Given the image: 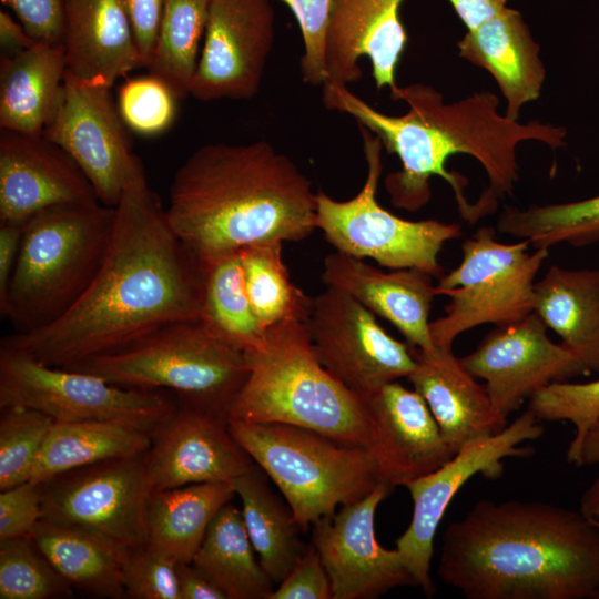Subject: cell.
Instances as JSON below:
<instances>
[{
    "label": "cell",
    "instance_id": "cell-42",
    "mask_svg": "<svg viewBox=\"0 0 599 599\" xmlns=\"http://www.w3.org/2000/svg\"><path fill=\"white\" fill-rule=\"evenodd\" d=\"M177 561L149 542L128 547L122 565L125 595L133 599H180Z\"/></svg>",
    "mask_w": 599,
    "mask_h": 599
},
{
    "label": "cell",
    "instance_id": "cell-11",
    "mask_svg": "<svg viewBox=\"0 0 599 599\" xmlns=\"http://www.w3.org/2000/svg\"><path fill=\"white\" fill-rule=\"evenodd\" d=\"M7 406L33 408L54 422H118L150 433L175 408L155 390L118 386L0 347V408Z\"/></svg>",
    "mask_w": 599,
    "mask_h": 599
},
{
    "label": "cell",
    "instance_id": "cell-47",
    "mask_svg": "<svg viewBox=\"0 0 599 599\" xmlns=\"http://www.w3.org/2000/svg\"><path fill=\"white\" fill-rule=\"evenodd\" d=\"M142 68L150 65L161 28L165 0H122Z\"/></svg>",
    "mask_w": 599,
    "mask_h": 599
},
{
    "label": "cell",
    "instance_id": "cell-12",
    "mask_svg": "<svg viewBox=\"0 0 599 599\" xmlns=\"http://www.w3.org/2000/svg\"><path fill=\"white\" fill-rule=\"evenodd\" d=\"M145 454L84 466L43 481L42 520L80 527L126 548L145 542L152 493Z\"/></svg>",
    "mask_w": 599,
    "mask_h": 599
},
{
    "label": "cell",
    "instance_id": "cell-27",
    "mask_svg": "<svg viewBox=\"0 0 599 599\" xmlns=\"http://www.w3.org/2000/svg\"><path fill=\"white\" fill-rule=\"evenodd\" d=\"M67 71L62 44L37 42L0 58V129L41 136L52 118Z\"/></svg>",
    "mask_w": 599,
    "mask_h": 599
},
{
    "label": "cell",
    "instance_id": "cell-7",
    "mask_svg": "<svg viewBox=\"0 0 599 599\" xmlns=\"http://www.w3.org/2000/svg\"><path fill=\"white\" fill-rule=\"evenodd\" d=\"M68 369L126 388L171 389L181 402L224 416L250 373L246 354L200 319L167 324L119 353Z\"/></svg>",
    "mask_w": 599,
    "mask_h": 599
},
{
    "label": "cell",
    "instance_id": "cell-9",
    "mask_svg": "<svg viewBox=\"0 0 599 599\" xmlns=\"http://www.w3.org/2000/svg\"><path fill=\"white\" fill-rule=\"evenodd\" d=\"M496 230L479 227L461 244L459 265L439 277L436 294L448 296L444 316L430 322L436 347L477 326H506L534 313L536 277L548 248L529 251V242L502 243Z\"/></svg>",
    "mask_w": 599,
    "mask_h": 599
},
{
    "label": "cell",
    "instance_id": "cell-17",
    "mask_svg": "<svg viewBox=\"0 0 599 599\" xmlns=\"http://www.w3.org/2000/svg\"><path fill=\"white\" fill-rule=\"evenodd\" d=\"M547 329L534 312L517 323L496 326L460 358L473 376L485 382L493 406L504 419L547 385L590 374Z\"/></svg>",
    "mask_w": 599,
    "mask_h": 599
},
{
    "label": "cell",
    "instance_id": "cell-49",
    "mask_svg": "<svg viewBox=\"0 0 599 599\" xmlns=\"http://www.w3.org/2000/svg\"><path fill=\"white\" fill-rule=\"evenodd\" d=\"M180 599H227L226 595L191 562L177 561Z\"/></svg>",
    "mask_w": 599,
    "mask_h": 599
},
{
    "label": "cell",
    "instance_id": "cell-40",
    "mask_svg": "<svg viewBox=\"0 0 599 599\" xmlns=\"http://www.w3.org/2000/svg\"><path fill=\"white\" fill-rule=\"evenodd\" d=\"M54 419L33 408L7 406L0 417V490L30 480Z\"/></svg>",
    "mask_w": 599,
    "mask_h": 599
},
{
    "label": "cell",
    "instance_id": "cell-51",
    "mask_svg": "<svg viewBox=\"0 0 599 599\" xmlns=\"http://www.w3.org/2000/svg\"><path fill=\"white\" fill-rule=\"evenodd\" d=\"M35 43L21 23H17L9 13L0 11L1 55L19 54Z\"/></svg>",
    "mask_w": 599,
    "mask_h": 599
},
{
    "label": "cell",
    "instance_id": "cell-46",
    "mask_svg": "<svg viewBox=\"0 0 599 599\" xmlns=\"http://www.w3.org/2000/svg\"><path fill=\"white\" fill-rule=\"evenodd\" d=\"M37 42L62 44L64 0H1Z\"/></svg>",
    "mask_w": 599,
    "mask_h": 599
},
{
    "label": "cell",
    "instance_id": "cell-29",
    "mask_svg": "<svg viewBox=\"0 0 599 599\" xmlns=\"http://www.w3.org/2000/svg\"><path fill=\"white\" fill-rule=\"evenodd\" d=\"M30 536L72 588L99 598L126 597L122 580L126 547L80 527L42 519Z\"/></svg>",
    "mask_w": 599,
    "mask_h": 599
},
{
    "label": "cell",
    "instance_id": "cell-10",
    "mask_svg": "<svg viewBox=\"0 0 599 599\" xmlns=\"http://www.w3.org/2000/svg\"><path fill=\"white\" fill-rule=\"evenodd\" d=\"M367 174L361 191L347 201L316 193V229L337 252L372 258L392 270L417 268L434 277L444 270L438 261L445 243L461 235L456 223L408 221L392 214L376 199L383 172L380 140L358 124Z\"/></svg>",
    "mask_w": 599,
    "mask_h": 599
},
{
    "label": "cell",
    "instance_id": "cell-32",
    "mask_svg": "<svg viewBox=\"0 0 599 599\" xmlns=\"http://www.w3.org/2000/svg\"><path fill=\"white\" fill-rule=\"evenodd\" d=\"M267 475L254 464L232 484L258 560L274 583L282 581L305 549L291 507L271 489Z\"/></svg>",
    "mask_w": 599,
    "mask_h": 599
},
{
    "label": "cell",
    "instance_id": "cell-16",
    "mask_svg": "<svg viewBox=\"0 0 599 599\" xmlns=\"http://www.w3.org/2000/svg\"><path fill=\"white\" fill-rule=\"evenodd\" d=\"M274 40L271 0H211L190 95L202 102L253 99Z\"/></svg>",
    "mask_w": 599,
    "mask_h": 599
},
{
    "label": "cell",
    "instance_id": "cell-4",
    "mask_svg": "<svg viewBox=\"0 0 599 599\" xmlns=\"http://www.w3.org/2000/svg\"><path fill=\"white\" fill-rule=\"evenodd\" d=\"M170 226L205 268L266 241L297 242L316 229L311 180L268 141L207 143L176 170Z\"/></svg>",
    "mask_w": 599,
    "mask_h": 599
},
{
    "label": "cell",
    "instance_id": "cell-22",
    "mask_svg": "<svg viewBox=\"0 0 599 599\" xmlns=\"http://www.w3.org/2000/svg\"><path fill=\"white\" fill-rule=\"evenodd\" d=\"M404 0H333L325 38L327 81L348 85L370 60L377 89H396V69L408 37L400 19Z\"/></svg>",
    "mask_w": 599,
    "mask_h": 599
},
{
    "label": "cell",
    "instance_id": "cell-21",
    "mask_svg": "<svg viewBox=\"0 0 599 599\" xmlns=\"http://www.w3.org/2000/svg\"><path fill=\"white\" fill-rule=\"evenodd\" d=\"M94 200L90 181L59 145L0 129V223L23 225L47 207Z\"/></svg>",
    "mask_w": 599,
    "mask_h": 599
},
{
    "label": "cell",
    "instance_id": "cell-14",
    "mask_svg": "<svg viewBox=\"0 0 599 599\" xmlns=\"http://www.w3.org/2000/svg\"><path fill=\"white\" fill-rule=\"evenodd\" d=\"M538 422L527 409L496 435L468 444L438 469L405 485L413 500V515L409 526L397 538L396 548L416 587L426 595L434 593L430 579L434 538L450 501L473 476L481 474L497 479L504 471L505 458L532 454L521 444L542 435Z\"/></svg>",
    "mask_w": 599,
    "mask_h": 599
},
{
    "label": "cell",
    "instance_id": "cell-2",
    "mask_svg": "<svg viewBox=\"0 0 599 599\" xmlns=\"http://www.w3.org/2000/svg\"><path fill=\"white\" fill-rule=\"evenodd\" d=\"M323 104L346 113L372 131L402 169L388 174L385 189L393 206L415 212L432 196L429 179L439 176L453 189L461 217L475 223L512 195L519 180L517 148L525 141L551 150L565 145L567 130L551 123L509 120L498 111L489 91L446 103L443 93L424 83L397 85L394 101L408 105L405 114H384L355 95L347 85L325 82Z\"/></svg>",
    "mask_w": 599,
    "mask_h": 599
},
{
    "label": "cell",
    "instance_id": "cell-25",
    "mask_svg": "<svg viewBox=\"0 0 599 599\" xmlns=\"http://www.w3.org/2000/svg\"><path fill=\"white\" fill-rule=\"evenodd\" d=\"M67 73L75 80L112 88L142 68L122 0H64Z\"/></svg>",
    "mask_w": 599,
    "mask_h": 599
},
{
    "label": "cell",
    "instance_id": "cell-5",
    "mask_svg": "<svg viewBox=\"0 0 599 599\" xmlns=\"http://www.w3.org/2000/svg\"><path fill=\"white\" fill-rule=\"evenodd\" d=\"M245 354L250 373L227 418L293 425L366 447L365 403L321 364L306 322L270 327L265 345Z\"/></svg>",
    "mask_w": 599,
    "mask_h": 599
},
{
    "label": "cell",
    "instance_id": "cell-3",
    "mask_svg": "<svg viewBox=\"0 0 599 599\" xmlns=\"http://www.w3.org/2000/svg\"><path fill=\"white\" fill-rule=\"evenodd\" d=\"M439 578L468 599H595L599 527L542 501H478L445 529Z\"/></svg>",
    "mask_w": 599,
    "mask_h": 599
},
{
    "label": "cell",
    "instance_id": "cell-41",
    "mask_svg": "<svg viewBox=\"0 0 599 599\" xmlns=\"http://www.w3.org/2000/svg\"><path fill=\"white\" fill-rule=\"evenodd\" d=\"M177 99L158 79H128L119 89L118 108L128 128L142 135L165 131L174 121Z\"/></svg>",
    "mask_w": 599,
    "mask_h": 599
},
{
    "label": "cell",
    "instance_id": "cell-38",
    "mask_svg": "<svg viewBox=\"0 0 599 599\" xmlns=\"http://www.w3.org/2000/svg\"><path fill=\"white\" fill-rule=\"evenodd\" d=\"M73 593L31 536L0 540V599H53Z\"/></svg>",
    "mask_w": 599,
    "mask_h": 599
},
{
    "label": "cell",
    "instance_id": "cell-13",
    "mask_svg": "<svg viewBox=\"0 0 599 599\" xmlns=\"http://www.w3.org/2000/svg\"><path fill=\"white\" fill-rule=\"evenodd\" d=\"M321 364L361 398L407 377L416 367L412 347L392 337L375 315L333 287L313 297L306 321Z\"/></svg>",
    "mask_w": 599,
    "mask_h": 599
},
{
    "label": "cell",
    "instance_id": "cell-24",
    "mask_svg": "<svg viewBox=\"0 0 599 599\" xmlns=\"http://www.w3.org/2000/svg\"><path fill=\"white\" fill-rule=\"evenodd\" d=\"M412 352L416 367L408 379L427 404L454 455L507 426V419L496 413L485 385L464 367L453 348L437 347L424 353L412 347Z\"/></svg>",
    "mask_w": 599,
    "mask_h": 599
},
{
    "label": "cell",
    "instance_id": "cell-45",
    "mask_svg": "<svg viewBox=\"0 0 599 599\" xmlns=\"http://www.w3.org/2000/svg\"><path fill=\"white\" fill-rule=\"evenodd\" d=\"M268 599H333L329 576L313 542L305 547Z\"/></svg>",
    "mask_w": 599,
    "mask_h": 599
},
{
    "label": "cell",
    "instance_id": "cell-43",
    "mask_svg": "<svg viewBox=\"0 0 599 599\" xmlns=\"http://www.w3.org/2000/svg\"><path fill=\"white\" fill-rule=\"evenodd\" d=\"M293 12L301 29L304 52L300 61L302 80L312 87L327 81L325 38L333 0H278Z\"/></svg>",
    "mask_w": 599,
    "mask_h": 599
},
{
    "label": "cell",
    "instance_id": "cell-36",
    "mask_svg": "<svg viewBox=\"0 0 599 599\" xmlns=\"http://www.w3.org/2000/svg\"><path fill=\"white\" fill-rule=\"evenodd\" d=\"M283 242L266 241L240 251L244 285L252 308L267 331L287 321L306 322L313 303L291 280Z\"/></svg>",
    "mask_w": 599,
    "mask_h": 599
},
{
    "label": "cell",
    "instance_id": "cell-28",
    "mask_svg": "<svg viewBox=\"0 0 599 599\" xmlns=\"http://www.w3.org/2000/svg\"><path fill=\"white\" fill-rule=\"evenodd\" d=\"M534 312L590 373H599V268L551 265L535 284Z\"/></svg>",
    "mask_w": 599,
    "mask_h": 599
},
{
    "label": "cell",
    "instance_id": "cell-20",
    "mask_svg": "<svg viewBox=\"0 0 599 599\" xmlns=\"http://www.w3.org/2000/svg\"><path fill=\"white\" fill-rule=\"evenodd\" d=\"M362 399L368 417L365 450L379 483L405 486L454 456L415 389L392 382Z\"/></svg>",
    "mask_w": 599,
    "mask_h": 599
},
{
    "label": "cell",
    "instance_id": "cell-48",
    "mask_svg": "<svg viewBox=\"0 0 599 599\" xmlns=\"http://www.w3.org/2000/svg\"><path fill=\"white\" fill-rule=\"evenodd\" d=\"M23 225L0 223V307L4 304L17 263Z\"/></svg>",
    "mask_w": 599,
    "mask_h": 599
},
{
    "label": "cell",
    "instance_id": "cell-39",
    "mask_svg": "<svg viewBox=\"0 0 599 599\" xmlns=\"http://www.w3.org/2000/svg\"><path fill=\"white\" fill-rule=\"evenodd\" d=\"M527 409L538 420H566L573 426L566 458L569 464L578 466L587 434L599 422V379L551 383L529 398Z\"/></svg>",
    "mask_w": 599,
    "mask_h": 599
},
{
    "label": "cell",
    "instance_id": "cell-33",
    "mask_svg": "<svg viewBox=\"0 0 599 599\" xmlns=\"http://www.w3.org/2000/svg\"><path fill=\"white\" fill-rule=\"evenodd\" d=\"M191 564L227 599H268L274 589L255 557L242 511L231 502L213 518Z\"/></svg>",
    "mask_w": 599,
    "mask_h": 599
},
{
    "label": "cell",
    "instance_id": "cell-44",
    "mask_svg": "<svg viewBox=\"0 0 599 599\" xmlns=\"http://www.w3.org/2000/svg\"><path fill=\"white\" fill-rule=\"evenodd\" d=\"M42 519V483L27 480L0 493V540L30 536Z\"/></svg>",
    "mask_w": 599,
    "mask_h": 599
},
{
    "label": "cell",
    "instance_id": "cell-26",
    "mask_svg": "<svg viewBox=\"0 0 599 599\" xmlns=\"http://www.w3.org/2000/svg\"><path fill=\"white\" fill-rule=\"evenodd\" d=\"M457 47L460 58L493 75L506 99L509 120L518 121L521 108L540 97L546 77L540 47L518 10L506 7L467 30Z\"/></svg>",
    "mask_w": 599,
    "mask_h": 599
},
{
    "label": "cell",
    "instance_id": "cell-52",
    "mask_svg": "<svg viewBox=\"0 0 599 599\" xmlns=\"http://www.w3.org/2000/svg\"><path fill=\"white\" fill-rule=\"evenodd\" d=\"M599 465V422L589 430L583 441L578 466Z\"/></svg>",
    "mask_w": 599,
    "mask_h": 599
},
{
    "label": "cell",
    "instance_id": "cell-34",
    "mask_svg": "<svg viewBox=\"0 0 599 599\" xmlns=\"http://www.w3.org/2000/svg\"><path fill=\"white\" fill-rule=\"evenodd\" d=\"M200 321L214 335L244 353L265 345L267 331L258 322L246 294L240 252L204 268Z\"/></svg>",
    "mask_w": 599,
    "mask_h": 599
},
{
    "label": "cell",
    "instance_id": "cell-30",
    "mask_svg": "<svg viewBox=\"0 0 599 599\" xmlns=\"http://www.w3.org/2000/svg\"><path fill=\"white\" fill-rule=\"evenodd\" d=\"M234 496L232 483L152 491L146 508V542L176 561L191 562L213 518Z\"/></svg>",
    "mask_w": 599,
    "mask_h": 599
},
{
    "label": "cell",
    "instance_id": "cell-50",
    "mask_svg": "<svg viewBox=\"0 0 599 599\" xmlns=\"http://www.w3.org/2000/svg\"><path fill=\"white\" fill-rule=\"evenodd\" d=\"M455 12L466 26L473 30L500 13L507 0H448Z\"/></svg>",
    "mask_w": 599,
    "mask_h": 599
},
{
    "label": "cell",
    "instance_id": "cell-19",
    "mask_svg": "<svg viewBox=\"0 0 599 599\" xmlns=\"http://www.w3.org/2000/svg\"><path fill=\"white\" fill-rule=\"evenodd\" d=\"M144 461L152 491L232 483L255 464L230 433L227 416L184 402L153 430Z\"/></svg>",
    "mask_w": 599,
    "mask_h": 599
},
{
    "label": "cell",
    "instance_id": "cell-53",
    "mask_svg": "<svg viewBox=\"0 0 599 599\" xmlns=\"http://www.w3.org/2000/svg\"><path fill=\"white\" fill-rule=\"evenodd\" d=\"M597 527H599V526H597ZM595 599H599V590H598V592L596 593Z\"/></svg>",
    "mask_w": 599,
    "mask_h": 599
},
{
    "label": "cell",
    "instance_id": "cell-1",
    "mask_svg": "<svg viewBox=\"0 0 599 599\" xmlns=\"http://www.w3.org/2000/svg\"><path fill=\"white\" fill-rule=\"evenodd\" d=\"M115 210L104 260L83 295L53 323L14 332L0 347L70 368L119 353L167 324L200 319L204 267L170 226L143 165Z\"/></svg>",
    "mask_w": 599,
    "mask_h": 599
},
{
    "label": "cell",
    "instance_id": "cell-23",
    "mask_svg": "<svg viewBox=\"0 0 599 599\" xmlns=\"http://www.w3.org/2000/svg\"><path fill=\"white\" fill-rule=\"evenodd\" d=\"M434 276L417 268L380 271L341 252L325 257L322 280L327 287L342 291L374 314L390 322L407 344L424 353L435 346L429 312L436 294Z\"/></svg>",
    "mask_w": 599,
    "mask_h": 599
},
{
    "label": "cell",
    "instance_id": "cell-18",
    "mask_svg": "<svg viewBox=\"0 0 599 599\" xmlns=\"http://www.w3.org/2000/svg\"><path fill=\"white\" fill-rule=\"evenodd\" d=\"M393 487L378 483L363 498L313 524L312 542L329 576L333 599H372L416 586L400 552L375 537V512Z\"/></svg>",
    "mask_w": 599,
    "mask_h": 599
},
{
    "label": "cell",
    "instance_id": "cell-8",
    "mask_svg": "<svg viewBox=\"0 0 599 599\" xmlns=\"http://www.w3.org/2000/svg\"><path fill=\"white\" fill-rule=\"evenodd\" d=\"M227 427L282 493L303 532L379 483L363 447L287 424L227 418Z\"/></svg>",
    "mask_w": 599,
    "mask_h": 599
},
{
    "label": "cell",
    "instance_id": "cell-15",
    "mask_svg": "<svg viewBox=\"0 0 599 599\" xmlns=\"http://www.w3.org/2000/svg\"><path fill=\"white\" fill-rule=\"evenodd\" d=\"M42 135L73 159L98 200L109 206L118 205L129 179L142 166L111 88L80 82L67 71Z\"/></svg>",
    "mask_w": 599,
    "mask_h": 599
},
{
    "label": "cell",
    "instance_id": "cell-35",
    "mask_svg": "<svg viewBox=\"0 0 599 599\" xmlns=\"http://www.w3.org/2000/svg\"><path fill=\"white\" fill-rule=\"evenodd\" d=\"M211 0H165L149 75L177 100L190 95L197 70Z\"/></svg>",
    "mask_w": 599,
    "mask_h": 599
},
{
    "label": "cell",
    "instance_id": "cell-37",
    "mask_svg": "<svg viewBox=\"0 0 599 599\" xmlns=\"http://www.w3.org/2000/svg\"><path fill=\"white\" fill-rule=\"evenodd\" d=\"M496 230L526 240L534 248L549 250L561 243L576 247L599 243V195L525 209L508 205L499 214Z\"/></svg>",
    "mask_w": 599,
    "mask_h": 599
},
{
    "label": "cell",
    "instance_id": "cell-31",
    "mask_svg": "<svg viewBox=\"0 0 599 599\" xmlns=\"http://www.w3.org/2000/svg\"><path fill=\"white\" fill-rule=\"evenodd\" d=\"M152 433L118 422H54L34 461L31 480L43 483L101 461L144 455Z\"/></svg>",
    "mask_w": 599,
    "mask_h": 599
},
{
    "label": "cell",
    "instance_id": "cell-6",
    "mask_svg": "<svg viewBox=\"0 0 599 599\" xmlns=\"http://www.w3.org/2000/svg\"><path fill=\"white\" fill-rule=\"evenodd\" d=\"M116 210L98 200L47 207L24 224L0 315L14 332L42 328L69 311L95 277Z\"/></svg>",
    "mask_w": 599,
    "mask_h": 599
}]
</instances>
